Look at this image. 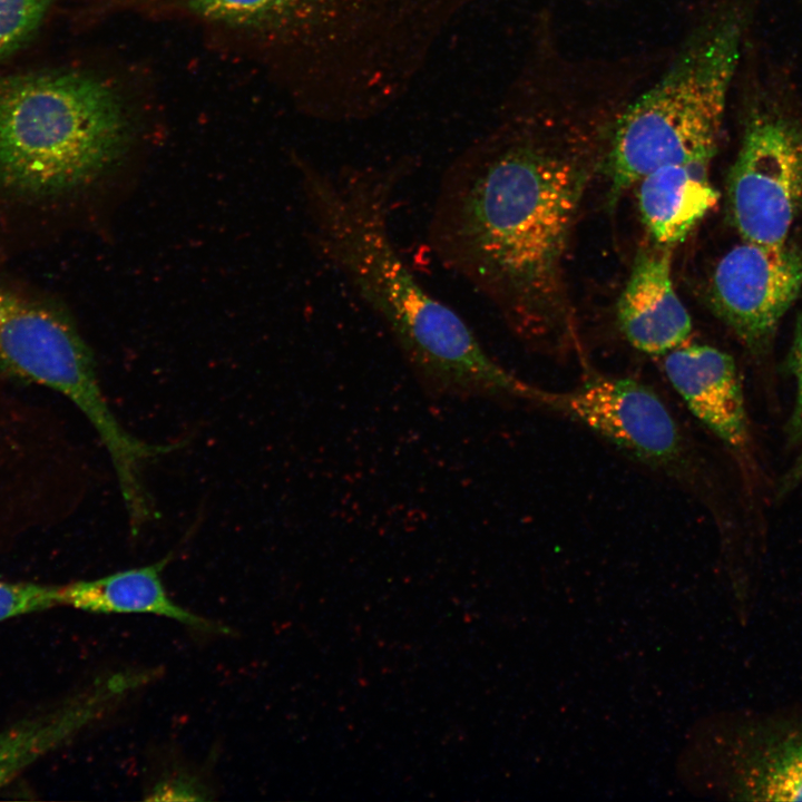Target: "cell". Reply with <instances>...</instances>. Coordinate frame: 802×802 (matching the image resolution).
<instances>
[{
    "mask_svg": "<svg viewBox=\"0 0 802 802\" xmlns=\"http://www.w3.org/2000/svg\"><path fill=\"white\" fill-rule=\"evenodd\" d=\"M568 84L540 81L531 108L450 164L428 227L438 262L526 336L566 322L565 255L616 119Z\"/></svg>",
    "mask_w": 802,
    "mask_h": 802,
    "instance_id": "1",
    "label": "cell"
},
{
    "mask_svg": "<svg viewBox=\"0 0 802 802\" xmlns=\"http://www.w3.org/2000/svg\"><path fill=\"white\" fill-rule=\"evenodd\" d=\"M410 162L321 169L301 166L322 257L384 325L412 371L440 394L531 400L532 387L497 363L463 317L420 282L390 232Z\"/></svg>",
    "mask_w": 802,
    "mask_h": 802,
    "instance_id": "2",
    "label": "cell"
},
{
    "mask_svg": "<svg viewBox=\"0 0 802 802\" xmlns=\"http://www.w3.org/2000/svg\"><path fill=\"white\" fill-rule=\"evenodd\" d=\"M128 123L115 91L77 71L0 78V187L55 199L104 174L125 150Z\"/></svg>",
    "mask_w": 802,
    "mask_h": 802,
    "instance_id": "3",
    "label": "cell"
},
{
    "mask_svg": "<svg viewBox=\"0 0 802 802\" xmlns=\"http://www.w3.org/2000/svg\"><path fill=\"white\" fill-rule=\"evenodd\" d=\"M743 17L727 8L704 18L659 78L619 111L604 162L609 200L668 165H708L717 151Z\"/></svg>",
    "mask_w": 802,
    "mask_h": 802,
    "instance_id": "4",
    "label": "cell"
},
{
    "mask_svg": "<svg viewBox=\"0 0 802 802\" xmlns=\"http://www.w3.org/2000/svg\"><path fill=\"white\" fill-rule=\"evenodd\" d=\"M203 19L258 36L305 99L346 92L381 52L409 0H178Z\"/></svg>",
    "mask_w": 802,
    "mask_h": 802,
    "instance_id": "5",
    "label": "cell"
},
{
    "mask_svg": "<svg viewBox=\"0 0 802 802\" xmlns=\"http://www.w3.org/2000/svg\"><path fill=\"white\" fill-rule=\"evenodd\" d=\"M0 373L72 402L104 443L124 503L137 506L148 497L145 467L176 446L148 443L123 428L104 397L92 352L62 307L0 283Z\"/></svg>",
    "mask_w": 802,
    "mask_h": 802,
    "instance_id": "6",
    "label": "cell"
},
{
    "mask_svg": "<svg viewBox=\"0 0 802 802\" xmlns=\"http://www.w3.org/2000/svg\"><path fill=\"white\" fill-rule=\"evenodd\" d=\"M676 771L696 795L802 801V712L706 716L689 730Z\"/></svg>",
    "mask_w": 802,
    "mask_h": 802,
    "instance_id": "7",
    "label": "cell"
},
{
    "mask_svg": "<svg viewBox=\"0 0 802 802\" xmlns=\"http://www.w3.org/2000/svg\"><path fill=\"white\" fill-rule=\"evenodd\" d=\"M66 472L53 414L0 373V547L61 517Z\"/></svg>",
    "mask_w": 802,
    "mask_h": 802,
    "instance_id": "8",
    "label": "cell"
},
{
    "mask_svg": "<svg viewBox=\"0 0 802 802\" xmlns=\"http://www.w3.org/2000/svg\"><path fill=\"white\" fill-rule=\"evenodd\" d=\"M726 205L742 241H789L802 209V121L770 110L747 118L727 177Z\"/></svg>",
    "mask_w": 802,
    "mask_h": 802,
    "instance_id": "9",
    "label": "cell"
},
{
    "mask_svg": "<svg viewBox=\"0 0 802 802\" xmlns=\"http://www.w3.org/2000/svg\"><path fill=\"white\" fill-rule=\"evenodd\" d=\"M535 402L577 420L643 463L685 471L678 424L657 393L635 379L594 375L569 391L538 389Z\"/></svg>",
    "mask_w": 802,
    "mask_h": 802,
    "instance_id": "10",
    "label": "cell"
},
{
    "mask_svg": "<svg viewBox=\"0 0 802 802\" xmlns=\"http://www.w3.org/2000/svg\"><path fill=\"white\" fill-rule=\"evenodd\" d=\"M802 290V250L786 241H742L716 263L708 283L714 313L752 352L773 340Z\"/></svg>",
    "mask_w": 802,
    "mask_h": 802,
    "instance_id": "11",
    "label": "cell"
},
{
    "mask_svg": "<svg viewBox=\"0 0 802 802\" xmlns=\"http://www.w3.org/2000/svg\"><path fill=\"white\" fill-rule=\"evenodd\" d=\"M150 677V673L144 671L99 677L78 693L0 731V790L40 759L71 741Z\"/></svg>",
    "mask_w": 802,
    "mask_h": 802,
    "instance_id": "12",
    "label": "cell"
},
{
    "mask_svg": "<svg viewBox=\"0 0 802 802\" xmlns=\"http://www.w3.org/2000/svg\"><path fill=\"white\" fill-rule=\"evenodd\" d=\"M663 368L697 420L732 449L746 447L747 414L732 355L707 344L686 342L664 355Z\"/></svg>",
    "mask_w": 802,
    "mask_h": 802,
    "instance_id": "13",
    "label": "cell"
},
{
    "mask_svg": "<svg viewBox=\"0 0 802 802\" xmlns=\"http://www.w3.org/2000/svg\"><path fill=\"white\" fill-rule=\"evenodd\" d=\"M671 251L657 245L640 251L617 301L622 333L633 348L649 355H665L692 333L689 313L674 287Z\"/></svg>",
    "mask_w": 802,
    "mask_h": 802,
    "instance_id": "14",
    "label": "cell"
},
{
    "mask_svg": "<svg viewBox=\"0 0 802 802\" xmlns=\"http://www.w3.org/2000/svg\"><path fill=\"white\" fill-rule=\"evenodd\" d=\"M172 559L120 570L104 577L59 585L60 606L98 614H153L195 630L229 634L231 629L176 604L168 596L162 574Z\"/></svg>",
    "mask_w": 802,
    "mask_h": 802,
    "instance_id": "15",
    "label": "cell"
},
{
    "mask_svg": "<svg viewBox=\"0 0 802 802\" xmlns=\"http://www.w3.org/2000/svg\"><path fill=\"white\" fill-rule=\"evenodd\" d=\"M710 167L668 165L636 184L642 222L655 245L672 250L715 207L720 194L711 182Z\"/></svg>",
    "mask_w": 802,
    "mask_h": 802,
    "instance_id": "16",
    "label": "cell"
},
{
    "mask_svg": "<svg viewBox=\"0 0 802 802\" xmlns=\"http://www.w3.org/2000/svg\"><path fill=\"white\" fill-rule=\"evenodd\" d=\"M57 0H0V62L25 46Z\"/></svg>",
    "mask_w": 802,
    "mask_h": 802,
    "instance_id": "17",
    "label": "cell"
},
{
    "mask_svg": "<svg viewBox=\"0 0 802 802\" xmlns=\"http://www.w3.org/2000/svg\"><path fill=\"white\" fill-rule=\"evenodd\" d=\"M58 606L59 585L0 580V623Z\"/></svg>",
    "mask_w": 802,
    "mask_h": 802,
    "instance_id": "18",
    "label": "cell"
},
{
    "mask_svg": "<svg viewBox=\"0 0 802 802\" xmlns=\"http://www.w3.org/2000/svg\"><path fill=\"white\" fill-rule=\"evenodd\" d=\"M790 366L795 378L796 394L792 415L789 421V437L793 442H802V313L800 314L790 355Z\"/></svg>",
    "mask_w": 802,
    "mask_h": 802,
    "instance_id": "19",
    "label": "cell"
},
{
    "mask_svg": "<svg viewBox=\"0 0 802 802\" xmlns=\"http://www.w3.org/2000/svg\"><path fill=\"white\" fill-rule=\"evenodd\" d=\"M203 785L195 777L178 775L158 782L148 800H204Z\"/></svg>",
    "mask_w": 802,
    "mask_h": 802,
    "instance_id": "20",
    "label": "cell"
},
{
    "mask_svg": "<svg viewBox=\"0 0 802 802\" xmlns=\"http://www.w3.org/2000/svg\"><path fill=\"white\" fill-rule=\"evenodd\" d=\"M799 485H802V450L781 480L779 490L781 493H786Z\"/></svg>",
    "mask_w": 802,
    "mask_h": 802,
    "instance_id": "21",
    "label": "cell"
}]
</instances>
